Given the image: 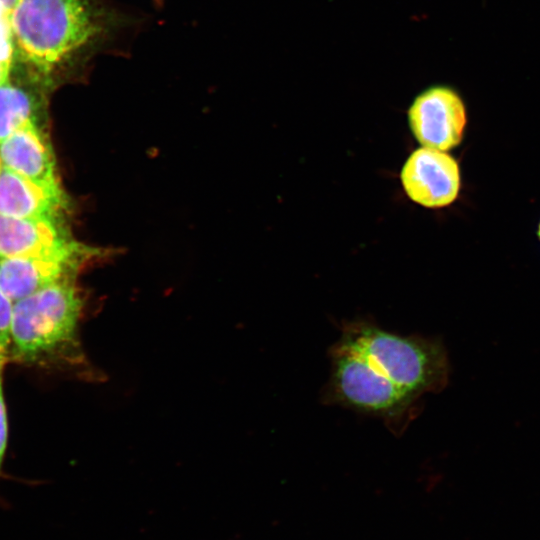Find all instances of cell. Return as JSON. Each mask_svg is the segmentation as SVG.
<instances>
[{"label":"cell","mask_w":540,"mask_h":540,"mask_svg":"<svg viewBox=\"0 0 540 540\" xmlns=\"http://www.w3.org/2000/svg\"><path fill=\"white\" fill-rule=\"evenodd\" d=\"M8 19L12 65L45 88L84 74L132 23L107 0H18Z\"/></svg>","instance_id":"cell-1"},{"label":"cell","mask_w":540,"mask_h":540,"mask_svg":"<svg viewBox=\"0 0 540 540\" xmlns=\"http://www.w3.org/2000/svg\"><path fill=\"white\" fill-rule=\"evenodd\" d=\"M82 310L74 279L58 281L14 302L8 363L51 369L80 364Z\"/></svg>","instance_id":"cell-2"},{"label":"cell","mask_w":540,"mask_h":540,"mask_svg":"<svg viewBox=\"0 0 540 540\" xmlns=\"http://www.w3.org/2000/svg\"><path fill=\"white\" fill-rule=\"evenodd\" d=\"M334 344L418 396L439 393L448 385L450 363L440 338L403 336L371 320H352L342 325Z\"/></svg>","instance_id":"cell-3"},{"label":"cell","mask_w":540,"mask_h":540,"mask_svg":"<svg viewBox=\"0 0 540 540\" xmlns=\"http://www.w3.org/2000/svg\"><path fill=\"white\" fill-rule=\"evenodd\" d=\"M330 374L321 401L380 419L401 436L420 414L421 396L394 383L362 358L333 344L329 349Z\"/></svg>","instance_id":"cell-4"},{"label":"cell","mask_w":540,"mask_h":540,"mask_svg":"<svg viewBox=\"0 0 540 540\" xmlns=\"http://www.w3.org/2000/svg\"><path fill=\"white\" fill-rule=\"evenodd\" d=\"M466 108L451 87L436 85L423 90L408 109V123L424 147L448 151L462 140Z\"/></svg>","instance_id":"cell-5"},{"label":"cell","mask_w":540,"mask_h":540,"mask_svg":"<svg viewBox=\"0 0 540 540\" xmlns=\"http://www.w3.org/2000/svg\"><path fill=\"white\" fill-rule=\"evenodd\" d=\"M400 178L407 196L427 208L450 205L461 187L457 161L445 151L428 147L419 148L408 157Z\"/></svg>","instance_id":"cell-6"},{"label":"cell","mask_w":540,"mask_h":540,"mask_svg":"<svg viewBox=\"0 0 540 540\" xmlns=\"http://www.w3.org/2000/svg\"><path fill=\"white\" fill-rule=\"evenodd\" d=\"M85 249L69 239L57 219H20L0 215V259L81 260Z\"/></svg>","instance_id":"cell-7"},{"label":"cell","mask_w":540,"mask_h":540,"mask_svg":"<svg viewBox=\"0 0 540 540\" xmlns=\"http://www.w3.org/2000/svg\"><path fill=\"white\" fill-rule=\"evenodd\" d=\"M65 203L60 185L34 181L4 166L1 167V216L20 219H57Z\"/></svg>","instance_id":"cell-8"},{"label":"cell","mask_w":540,"mask_h":540,"mask_svg":"<svg viewBox=\"0 0 540 540\" xmlns=\"http://www.w3.org/2000/svg\"><path fill=\"white\" fill-rule=\"evenodd\" d=\"M2 166L28 179L59 185L51 146L37 122H29L0 142Z\"/></svg>","instance_id":"cell-9"},{"label":"cell","mask_w":540,"mask_h":540,"mask_svg":"<svg viewBox=\"0 0 540 540\" xmlns=\"http://www.w3.org/2000/svg\"><path fill=\"white\" fill-rule=\"evenodd\" d=\"M81 260L58 258L0 259V288L14 303L53 283L74 279Z\"/></svg>","instance_id":"cell-10"},{"label":"cell","mask_w":540,"mask_h":540,"mask_svg":"<svg viewBox=\"0 0 540 540\" xmlns=\"http://www.w3.org/2000/svg\"><path fill=\"white\" fill-rule=\"evenodd\" d=\"M40 85L31 86L9 77L0 84V142L29 122H38L44 101ZM42 86V85H41Z\"/></svg>","instance_id":"cell-11"},{"label":"cell","mask_w":540,"mask_h":540,"mask_svg":"<svg viewBox=\"0 0 540 540\" xmlns=\"http://www.w3.org/2000/svg\"><path fill=\"white\" fill-rule=\"evenodd\" d=\"M8 363L7 356L0 355V477L3 474V463L6 453L7 441H8V421L7 410L3 390V378L4 369ZM7 504L5 500L0 497V507L6 508Z\"/></svg>","instance_id":"cell-12"},{"label":"cell","mask_w":540,"mask_h":540,"mask_svg":"<svg viewBox=\"0 0 540 540\" xmlns=\"http://www.w3.org/2000/svg\"><path fill=\"white\" fill-rule=\"evenodd\" d=\"M13 302L0 288V355L7 356L10 344V329Z\"/></svg>","instance_id":"cell-13"},{"label":"cell","mask_w":540,"mask_h":540,"mask_svg":"<svg viewBox=\"0 0 540 540\" xmlns=\"http://www.w3.org/2000/svg\"><path fill=\"white\" fill-rule=\"evenodd\" d=\"M8 16L0 2V61L12 67V44Z\"/></svg>","instance_id":"cell-14"},{"label":"cell","mask_w":540,"mask_h":540,"mask_svg":"<svg viewBox=\"0 0 540 540\" xmlns=\"http://www.w3.org/2000/svg\"><path fill=\"white\" fill-rule=\"evenodd\" d=\"M11 66L4 64L0 61V84L3 83L10 74Z\"/></svg>","instance_id":"cell-15"},{"label":"cell","mask_w":540,"mask_h":540,"mask_svg":"<svg viewBox=\"0 0 540 540\" xmlns=\"http://www.w3.org/2000/svg\"><path fill=\"white\" fill-rule=\"evenodd\" d=\"M537 236H538V238L540 240V222H539L538 229H537Z\"/></svg>","instance_id":"cell-16"},{"label":"cell","mask_w":540,"mask_h":540,"mask_svg":"<svg viewBox=\"0 0 540 540\" xmlns=\"http://www.w3.org/2000/svg\"><path fill=\"white\" fill-rule=\"evenodd\" d=\"M1 167H2V163H1V159H0V169H1Z\"/></svg>","instance_id":"cell-17"}]
</instances>
